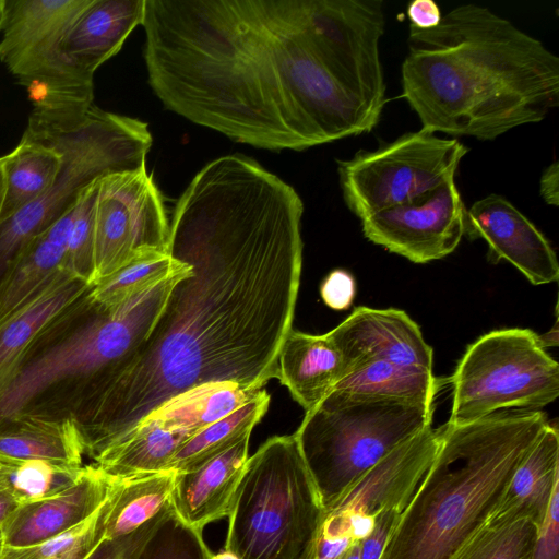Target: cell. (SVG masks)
<instances>
[{
  "mask_svg": "<svg viewBox=\"0 0 559 559\" xmlns=\"http://www.w3.org/2000/svg\"><path fill=\"white\" fill-rule=\"evenodd\" d=\"M107 507L108 497L86 520L40 543L25 547L2 546L0 559H88L105 539Z\"/></svg>",
  "mask_w": 559,
  "mask_h": 559,
  "instance_id": "obj_33",
  "label": "cell"
},
{
  "mask_svg": "<svg viewBox=\"0 0 559 559\" xmlns=\"http://www.w3.org/2000/svg\"><path fill=\"white\" fill-rule=\"evenodd\" d=\"M0 454L82 466L84 451L70 421L23 418L0 425Z\"/></svg>",
  "mask_w": 559,
  "mask_h": 559,
  "instance_id": "obj_29",
  "label": "cell"
},
{
  "mask_svg": "<svg viewBox=\"0 0 559 559\" xmlns=\"http://www.w3.org/2000/svg\"><path fill=\"white\" fill-rule=\"evenodd\" d=\"M466 210L455 179H451L417 199L360 221L369 241L423 264L457 248L465 234Z\"/></svg>",
  "mask_w": 559,
  "mask_h": 559,
  "instance_id": "obj_14",
  "label": "cell"
},
{
  "mask_svg": "<svg viewBox=\"0 0 559 559\" xmlns=\"http://www.w3.org/2000/svg\"><path fill=\"white\" fill-rule=\"evenodd\" d=\"M90 286L68 275L0 323V391L35 337Z\"/></svg>",
  "mask_w": 559,
  "mask_h": 559,
  "instance_id": "obj_25",
  "label": "cell"
},
{
  "mask_svg": "<svg viewBox=\"0 0 559 559\" xmlns=\"http://www.w3.org/2000/svg\"><path fill=\"white\" fill-rule=\"evenodd\" d=\"M559 483V433L549 421L514 471L487 521L530 519L540 526Z\"/></svg>",
  "mask_w": 559,
  "mask_h": 559,
  "instance_id": "obj_20",
  "label": "cell"
},
{
  "mask_svg": "<svg viewBox=\"0 0 559 559\" xmlns=\"http://www.w3.org/2000/svg\"><path fill=\"white\" fill-rule=\"evenodd\" d=\"M539 193L548 205L559 204V163L554 160L545 168L539 180Z\"/></svg>",
  "mask_w": 559,
  "mask_h": 559,
  "instance_id": "obj_42",
  "label": "cell"
},
{
  "mask_svg": "<svg viewBox=\"0 0 559 559\" xmlns=\"http://www.w3.org/2000/svg\"><path fill=\"white\" fill-rule=\"evenodd\" d=\"M401 513L396 510H388L377 516L373 531L361 542L359 559H380Z\"/></svg>",
  "mask_w": 559,
  "mask_h": 559,
  "instance_id": "obj_39",
  "label": "cell"
},
{
  "mask_svg": "<svg viewBox=\"0 0 559 559\" xmlns=\"http://www.w3.org/2000/svg\"><path fill=\"white\" fill-rule=\"evenodd\" d=\"M325 335L343 358L344 373L367 360L432 371V348L424 340L419 325L401 309L357 307Z\"/></svg>",
  "mask_w": 559,
  "mask_h": 559,
  "instance_id": "obj_17",
  "label": "cell"
},
{
  "mask_svg": "<svg viewBox=\"0 0 559 559\" xmlns=\"http://www.w3.org/2000/svg\"><path fill=\"white\" fill-rule=\"evenodd\" d=\"M192 435L143 419L121 441L103 452L93 464L106 474L124 478L169 471V464Z\"/></svg>",
  "mask_w": 559,
  "mask_h": 559,
  "instance_id": "obj_23",
  "label": "cell"
},
{
  "mask_svg": "<svg viewBox=\"0 0 559 559\" xmlns=\"http://www.w3.org/2000/svg\"><path fill=\"white\" fill-rule=\"evenodd\" d=\"M361 543L352 545L340 558L337 559H359Z\"/></svg>",
  "mask_w": 559,
  "mask_h": 559,
  "instance_id": "obj_44",
  "label": "cell"
},
{
  "mask_svg": "<svg viewBox=\"0 0 559 559\" xmlns=\"http://www.w3.org/2000/svg\"><path fill=\"white\" fill-rule=\"evenodd\" d=\"M98 180L86 187L78 199L64 257V269L91 285L95 280L94 213Z\"/></svg>",
  "mask_w": 559,
  "mask_h": 559,
  "instance_id": "obj_36",
  "label": "cell"
},
{
  "mask_svg": "<svg viewBox=\"0 0 559 559\" xmlns=\"http://www.w3.org/2000/svg\"><path fill=\"white\" fill-rule=\"evenodd\" d=\"M323 516L295 435L275 436L247 461L225 549L239 559H310Z\"/></svg>",
  "mask_w": 559,
  "mask_h": 559,
  "instance_id": "obj_7",
  "label": "cell"
},
{
  "mask_svg": "<svg viewBox=\"0 0 559 559\" xmlns=\"http://www.w3.org/2000/svg\"><path fill=\"white\" fill-rule=\"evenodd\" d=\"M164 511L130 535L104 540L88 559H129L135 546L146 536Z\"/></svg>",
  "mask_w": 559,
  "mask_h": 559,
  "instance_id": "obj_40",
  "label": "cell"
},
{
  "mask_svg": "<svg viewBox=\"0 0 559 559\" xmlns=\"http://www.w3.org/2000/svg\"><path fill=\"white\" fill-rule=\"evenodd\" d=\"M60 166L61 156L57 150L23 133L14 150L3 156L5 189L0 223L46 192Z\"/></svg>",
  "mask_w": 559,
  "mask_h": 559,
  "instance_id": "obj_27",
  "label": "cell"
},
{
  "mask_svg": "<svg viewBox=\"0 0 559 559\" xmlns=\"http://www.w3.org/2000/svg\"><path fill=\"white\" fill-rule=\"evenodd\" d=\"M90 1L5 0L0 61L27 88L33 100L82 99L67 86L58 45Z\"/></svg>",
  "mask_w": 559,
  "mask_h": 559,
  "instance_id": "obj_13",
  "label": "cell"
},
{
  "mask_svg": "<svg viewBox=\"0 0 559 559\" xmlns=\"http://www.w3.org/2000/svg\"><path fill=\"white\" fill-rule=\"evenodd\" d=\"M547 423L539 409H509L440 426L433 461L380 559H453L486 523Z\"/></svg>",
  "mask_w": 559,
  "mask_h": 559,
  "instance_id": "obj_5",
  "label": "cell"
},
{
  "mask_svg": "<svg viewBox=\"0 0 559 559\" xmlns=\"http://www.w3.org/2000/svg\"><path fill=\"white\" fill-rule=\"evenodd\" d=\"M1 548H2V544H1V539H0V550H1Z\"/></svg>",
  "mask_w": 559,
  "mask_h": 559,
  "instance_id": "obj_48",
  "label": "cell"
},
{
  "mask_svg": "<svg viewBox=\"0 0 559 559\" xmlns=\"http://www.w3.org/2000/svg\"><path fill=\"white\" fill-rule=\"evenodd\" d=\"M433 406L333 390L294 433L324 510L400 444L431 426Z\"/></svg>",
  "mask_w": 559,
  "mask_h": 559,
  "instance_id": "obj_8",
  "label": "cell"
},
{
  "mask_svg": "<svg viewBox=\"0 0 559 559\" xmlns=\"http://www.w3.org/2000/svg\"><path fill=\"white\" fill-rule=\"evenodd\" d=\"M270 396L260 390L241 407L189 438L173 457L168 469L193 468L228 449L247 435L267 411Z\"/></svg>",
  "mask_w": 559,
  "mask_h": 559,
  "instance_id": "obj_30",
  "label": "cell"
},
{
  "mask_svg": "<svg viewBox=\"0 0 559 559\" xmlns=\"http://www.w3.org/2000/svg\"><path fill=\"white\" fill-rule=\"evenodd\" d=\"M406 14L409 25L418 29L433 28L442 19L439 5L433 0H414L407 5Z\"/></svg>",
  "mask_w": 559,
  "mask_h": 559,
  "instance_id": "obj_41",
  "label": "cell"
},
{
  "mask_svg": "<svg viewBox=\"0 0 559 559\" xmlns=\"http://www.w3.org/2000/svg\"><path fill=\"white\" fill-rule=\"evenodd\" d=\"M82 466L0 454V484L19 504L55 496L80 478Z\"/></svg>",
  "mask_w": 559,
  "mask_h": 559,
  "instance_id": "obj_32",
  "label": "cell"
},
{
  "mask_svg": "<svg viewBox=\"0 0 559 559\" xmlns=\"http://www.w3.org/2000/svg\"><path fill=\"white\" fill-rule=\"evenodd\" d=\"M530 559H559V483L554 488L545 518L537 530Z\"/></svg>",
  "mask_w": 559,
  "mask_h": 559,
  "instance_id": "obj_37",
  "label": "cell"
},
{
  "mask_svg": "<svg viewBox=\"0 0 559 559\" xmlns=\"http://www.w3.org/2000/svg\"><path fill=\"white\" fill-rule=\"evenodd\" d=\"M440 433L427 427L378 462L324 510L317 538L361 543L381 512H402L433 461Z\"/></svg>",
  "mask_w": 559,
  "mask_h": 559,
  "instance_id": "obj_12",
  "label": "cell"
},
{
  "mask_svg": "<svg viewBox=\"0 0 559 559\" xmlns=\"http://www.w3.org/2000/svg\"><path fill=\"white\" fill-rule=\"evenodd\" d=\"M24 134L57 150L60 170L38 199L0 223V287L31 242L73 209L102 177L145 166L153 138L146 122L109 112L94 102H33Z\"/></svg>",
  "mask_w": 559,
  "mask_h": 559,
  "instance_id": "obj_6",
  "label": "cell"
},
{
  "mask_svg": "<svg viewBox=\"0 0 559 559\" xmlns=\"http://www.w3.org/2000/svg\"><path fill=\"white\" fill-rule=\"evenodd\" d=\"M142 26L165 107L240 143L360 135L386 105L382 0H145Z\"/></svg>",
  "mask_w": 559,
  "mask_h": 559,
  "instance_id": "obj_2",
  "label": "cell"
},
{
  "mask_svg": "<svg viewBox=\"0 0 559 559\" xmlns=\"http://www.w3.org/2000/svg\"><path fill=\"white\" fill-rule=\"evenodd\" d=\"M442 382L431 370L367 360L349 367L334 390L433 406Z\"/></svg>",
  "mask_w": 559,
  "mask_h": 559,
  "instance_id": "obj_26",
  "label": "cell"
},
{
  "mask_svg": "<svg viewBox=\"0 0 559 559\" xmlns=\"http://www.w3.org/2000/svg\"><path fill=\"white\" fill-rule=\"evenodd\" d=\"M302 213L292 186L243 155L218 157L193 177L167 249L191 271L121 365L82 438L84 454L96 460L191 388L234 382L254 391L278 379L300 283Z\"/></svg>",
  "mask_w": 559,
  "mask_h": 559,
  "instance_id": "obj_1",
  "label": "cell"
},
{
  "mask_svg": "<svg viewBox=\"0 0 559 559\" xmlns=\"http://www.w3.org/2000/svg\"><path fill=\"white\" fill-rule=\"evenodd\" d=\"M260 390H246L234 382H209L191 388L164 402L144 419L192 436L250 401Z\"/></svg>",
  "mask_w": 559,
  "mask_h": 559,
  "instance_id": "obj_28",
  "label": "cell"
},
{
  "mask_svg": "<svg viewBox=\"0 0 559 559\" xmlns=\"http://www.w3.org/2000/svg\"><path fill=\"white\" fill-rule=\"evenodd\" d=\"M464 235L483 239L490 261L509 262L533 285L559 278L558 259L548 239L502 195L488 194L466 210Z\"/></svg>",
  "mask_w": 559,
  "mask_h": 559,
  "instance_id": "obj_16",
  "label": "cell"
},
{
  "mask_svg": "<svg viewBox=\"0 0 559 559\" xmlns=\"http://www.w3.org/2000/svg\"><path fill=\"white\" fill-rule=\"evenodd\" d=\"M175 471L112 478L105 516V539L132 534L171 502Z\"/></svg>",
  "mask_w": 559,
  "mask_h": 559,
  "instance_id": "obj_24",
  "label": "cell"
},
{
  "mask_svg": "<svg viewBox=\"0 0 559 559\" xmlns=\"http://www.w3.org/2000/svg\"><path fill=\"white\" fill-rule=\"evenodd\" d=\"M249 440L247 435L204 463L176 472L171 504L183 522L203 531L206 524L228 516L249 459Z\"/></svg>",
  "mask_w": 559,
  "mask_h": 559,
  "instance_id": "obj_19",
  "label": "cell"
},
{
  "mask_svg": "<svg viewBox=\"0 0 559 559\" xmlns=\"http://www.w3.org/2000/svg\"><path fill=\"white\" fill-rule=\"evenodd\" d=\"M74 207L37 236L7 275L0 287V323L72 275L64 257Z\"/></svg>",
  "mask_w": 559,
  "mask_h": 559,
  "instance_id": "obj_21",
  "label": "cell"
},
{
  "mask_svg": "<svg viewBox=\"0 0 559 559\" xmlns=\"http://www.w3.org/2000/svg\"><path fill=\"white\" fill-rule=\"evenodd\" d=\"M212 559H239V557L237 555H235L234 552H231L227 549H224V550L219 551L218 554L214 555L212 557Z\"/></svg>",
  "mask_w": 559,
  "mask_h": 559,
  "instance_id": "obj_46",
  "label": "cell"
},
{
  "mask_svg": "<svg viewBox=\"0 0 559 559\" xmlns=\"http://www.w3.org/2000/svg\"><path fill=\"white\" fill-rule=\"evenodd\" d=\"M449 382L448 423L463 424L500 411H538L554 402L559 365L532 330L501 329L467 346Z\"/></svg>",
  "mask_w": 559,
  "mask_h": 559,
  "instance_id": "obj_9",
  "label": "cell"
},
{
  "mask_svg": "<svg viewBox=\"0 0 559 559\" xmlns=\"http://www.w3.org/2000/svg\"><path fill=\"white\" fill-rule=\"evenodd\" d=\"M19 506L9 490L0 484V525L5 518Z\"/></svg>",
  "mask_w": 559,
  "mask_h": 559,
  "instance_id": "obj_43",
  "label": "cell"
},
{
  "mask_svg": "<svg viewBox=\"0 0 559 559\" xmlns=\"http://www.w3.org/2000/svg\"><path fill=\"white\" fill-rule=\"evenodd\" d=\"M4 189H5V183H4V171H3V156H0V213H1V207H2L3 198H4Z\"/></svg>",
  "mask_w": 559,
  "mask_h": 559,
  "instance_id": "obj_45",
  "label": "cell"
},
{
  "mask_svg": "<svg viewBox=\"0 0 559 559\" xmlns=\"http://www.w3.org/2000/svg\"><path fill=\"white\" fill-rule=\"evenodd\" d=\"M168 252L157 249L138 251L121 269L93 285L92 297L115 307L158 285L187 269Z\"/></svg>",
  "mask_w": 559,
  "mask_h": 559,
  "instance_id": "obj_31",
  "label": "cell"
},
{
  "mask_svg": "<svg viewBox=\"0 0 559 559\" xmlns=\"http://www.w3.org/2000/svg\"><path fill=\"white\" fill-rule=\"evenodd\" d=\"M5 0H0V32L4 19Z\"/></svg>",
  "mask_w": 559,
  "mask_h": 559,
  "instance_id": "obj_47",
  "label": "cell"
},
{
  "mask_svg": "<svg viewBox=\"0 0 559 559\" xmlns=\"http://www.w3.org/2000/svg\"><path fill=\"white\" fill-rule=\"evenodd\" d=\"M202 531L183 522L170 503L129 559H212Z\"/></svg>",
  "mask_w": 559,
  "mask_h": 559,
  "instance_id": "obj_34",
  "label": "cell"
},
{
  "mask_svg": "<svg viewBox=\"0 0 559 559\" xmlns=\"http://www.w3.org/2000/svg\"><path fill=\"white\" fill-rule=\"evenodd\" d=\"M402 97L421 128L495 140L559 105V58L489 8L462 4L430 29L409 25Z\"/></svg>",
  "mask_w": 559,
  "mask_h": 559,
  "instance_id": "obj_3",
  "label": "cell"
},
{
  "mask_svg": "<svg viewBox=\"0 0 559 559\" xmlns=\"http://www.w3.org/2000/svg\"><path fill=\"white\" fill-rule=\"evenodd\" d=\"M468 147L424 128L337 160L345 204L359 219L417 199L455 174Z\"/></svg>",
  "mask_w": 559,
  "mask_h": 559,
  "instance_id": "obj_10",
  "label": "cell"
},
{
  "mask_svg": "<svg viewBox=\"0 0 559 559\" xmlns=\"http://www.w3.org/2000/svg\"><path fill=\"white\" fill-rule=\"evenodd\" d=\"M536 535L530 519L486 521L453 559H530Z\"/></svg>",
  "mask_w": 559,
  "mask_h": 559,
  "instance_id": "obj_35",
  "label": "cell"
},
{
  "mask_svg": "<svg viewBox=\"0 0 559 559\" xmlns=\"http://www.w3.org/2000/svg\"><path fill=\"white\" fill-rule=\"evenodd\" d=\"M144 11L145 0H91L75 17L58 45L62 74L74 96L94 100L96 70L142 25Z\"/></svg>",
  "mask_w": 559,
  "mask_h": 559,
  "instance_id": "obj_15",
  "label": "cell"
},
{
  "mask_svg": "<svg viewBox=\"0 0 559 559\" xmlns=\"http://www.w3.org/2000/svg\"><path fill=\"white\" fill-rule=\"evenodd\" d=\"M94 236V284L121 269L142 249L168 252L164 201L145 166L98 180Z\"/></svg>",
  "mask_w": 559,
  "mask_h": 559,
  "instance_id": "obj_11",
  "label": "cell"
},
{
  "mask_svg": "<svg viewBox=\"0 0 559 559\" xmlns=\"http://www.w3.org/2000/svg\"><path fill=\"white\" fill-rule=\"evenodd\" d=\"M187 264V263H186ZM108 307L91 285L35 337L0 391V425L70 421L80 439L92 426L121 365L145 341L178 280L191 267Z\"/></svg>",
  "mask_w": 559,
  "mask_h": 559,
  "instance_id": "obj_4",
  "label": "cell"
},
{
  "mask_svg": "<svg viewBox=\"0 0 559 559\" xmlns=\"http://www.w3.org/2000/svg\"><path fill=\"white\" fill-rule=\"evenodd\" d=\"M343 374V358L325 334L290 330L278 356V379L306 413L334 390Z\"/></svg>",
  "mask_w": 559,
  "mask_h": 559,
  "instance_id": "obj_22",
  "label": "cell"
},
{
  "mask_svg": "<svg viewBox=\"0 0 559 559\" xmlns=\"http://www.w3.org/2000/svg\"><path fill=\"white\" fill-rule=\"evenodd\" d=\"M112 478L95 464L85 465L78 481L68 489L19 504L0 525L2 546L34 545L80 524L105 502Z\"/></svg>",
  "mask_w": 559,
  "mask_h": 559,
  "instance_id": "obj_18",
  "label": "cell"
},
{
  "mask_svg": "<svg viewBox=\"0 0 559 559\" xmlns=\"http://www.w3.org/2000/svg\"><path fill=\"white\" fill-rule=\"evenodd\" d=\"M320 293L328 307L337 311L346 310L355 298L356 282L350 273L334 270L322 282Z\"/></svg>",
  "mask_w": 559,
  "mask_h": 559,
  "instance_id": "obj_38",
  "label": "cell"
}]
</instances>
